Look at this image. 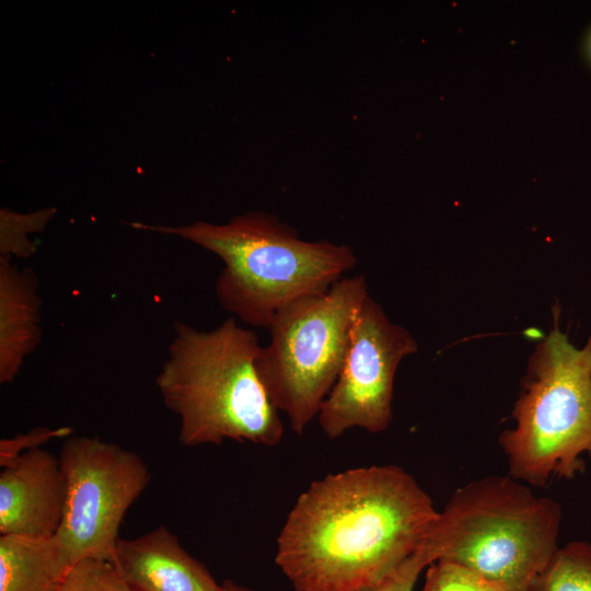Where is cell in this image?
Instances as JSON below:
<instances>
[{
  "label": "cell",
  "instance_id": "7",
  "mask_svg": "<svg viewBox=\"0 0 591 591\" xmlns=\"http://www.w3.org/2000/svg\"><path fill=\"white\" fill-rule=\"evenodd\" d=\"M59 461L66 501L57 537L72 564L112 561L120 523L150 482L147 464L137 453L95 437H69Z\"/></svg>",
  "mask_w": 591,
  "mask_h": 591
},
{
  "label": "cell",
  "instance_id": "10",
  "mask_svg": "<svg viewBox=\"0 0 591 591\" xmlns=\"http://www.w3.org/2000/svg\"><path fill=\"white\" fill-rule=\"evenodd\" d=\"M112 563L134 591H220L221 587L164 525L135 538H119Z\"/></svg>",
  "mask_w": 591,
  "mask_h": 591
},
{
  "label": "cell",
  "instance_id": "8",
  "mask_svg": "<svg viewBox=\"0 0 591 591\" xmlns=\"http://www.w3.org/2000/svg\"><path fill=\"white\" fill-rule=\"evenodd\" d=\"M418 345L410 333L392 323L370 296L360 306L338 379L317 415L329 439L358 427L370 433L384 431L393 419L396 369Z\"/></svg>",
  "mask_w": 591,
  "mask_h": 591
},
{
  "label": "cell",
  "instance_id": "17",
  "mask_svg": "<svg viewBox=\"0 0 591 591\" xmlns=\"http://www.w3.org/2000/svg\"><path fill=\"white\" fill-rule=\"evenodd\" d=\"M434 560L437 554L426 537L421 545L391 572L361 591H413L419 573Z\"/></svg>",
  "mask_w": 591,
  "mask_h": 591
},
{
  "label": "cell",
  "instance_id": "9",
  "mask_svg": "<svg viewBox=\"0 0 591 591\" xmlns=\"http://www.w3.org/2000/svg\"><path fill=\"white\" fill-rule=\"evenodd\" d=\"M65 501L59 457L40 448L21 454L0 472V535H56Z\"/></svg>",
  "mask_w": 591,
  "mask_h": 591
},
{
  "label": "cell",
  "instance_id": "3",
  "mask_svg": "<svg viewBox=\"0 0 591 591\" xmlns=\"http://www.w3.org/2000/svg\"><path fill=\"white\" fill-rule=\"evenodd\" d=\"M130 225L181 236L219 256L224 266L215 285L217 299L257 327L268 328L292 301L326 293L358 263L347 245L302 241L290 225L264 212L240 215L225 224Z\"/></svg>",
  "mask_w": 591,
  "mask_h": 591
},
{
  "label": "cell",
  "instance_id": "18",
  "mask_svg": "<svg viewBox=\"0 0 591 591\" xmlns=\"http://www.w3.org/2000/svg\"><path fill=\"white\" fill-rule=\"evenodd\" d=\"M72 433L70 427L57 429L48 427H37L22 434L12 438H4L0 441V465L4 467L18 459L21 454L40 448L45 442L55 439L69 437Z\"/></svg>",
  "mask_w": 591,
  "mask_h": 591
},
{
  "label": "cell",
  "instance_id": "20",
  "mask_svg": "<svg viewBox=\"0 0 591 591\" xmlns=\"http://www.w3.org/2000/svg\"><path fill=\"white\" fill-rule=\"evenodd\" d=\"M589 50H590V54H591V37H590V40H589Z\"/></svg>",
  "mask_w": 591,
  "mask_h": 591
},
{
  "label": "cell",
  "instance_id": "19",
  "mask_svg": "<svg viewBox=\"0 0 591 591\" xmlns=\"http://www.w3.org/2000/svg\"><path fill=\"white\" fill-rule=\"evenodd\" d=\"M220 591H257V590L250 589L244 586H240L231 580H227L221 584Z\"/></svg>",
  "mask_w": 591,
  "mask_h": 591
},
{
  "label": "cell",
  "instance_id": "4",
  "mask_svg": "<svg viewBox=\"0 0 591 591\" xmlns=\"http://www.w3.org/2000/svg\"><path fill=\"white\" fill-rule=\"evenodd\" d=\"M563 512L509 476L457 488L427 538L437 559L457 564L505 591H534L559 548Z\"/></svg>",
  "mask_w": 591,
  "mask_h": 591
},
{
  "label": "cell",
  "instance_id": "16",
  "mask_svg": "<svg viewBox=\"0 0 591 591\" xmlns=\"http://www.w3.org/2000/svg\"><path fill=\"white\" fill-rule=\"evenodd\" d=\"M422 591H505L466 568L445 559L428 566Z\"/></svg>",
  "mask_w": 591,
  "mask_h": 591
},
{
  "label": "cell",
  "instance_id": "14",
  "mask_svg": "<svg viewBox=\"0 0 591 591\" xmlns=\"http://www.w3.org/2000/svg\"><path fill=\"white\" fill-rule=\"evenodd\" d=\"M58 591H134L111 560L83 558L74 563Z\"/></svg>",
  "mask_w": 591,
  "mask_h": 591
},
{
  "label": "cell",
  "instance_id": "2",
  "mask_svg": "<svg viewBox=\"0 0 591 591\" xmlns=\"http://www.w3.org/2000/svg\"><path fill=\"white\" fill-rule=\"evenodd\" d=\"M258 338L233 317L205 332L174 323L167 358L155 378L165 406L179 418L184 447L224 440L277 445L278 410L257 376Z\"/></svg>",
  "mask_w": 591,
  "mask_h": 591
},
{
  "label": "cell",
  "instance_id": "11",
  "mask_svg": "<svg viewBox=\"0 0 591 591\" xmlns=\"http://www.w3.org/2000/svg\"><path fill=\"white\" fill-rule=\"evenodd\" d=\"M38 278L0 258V383L14 382L25 359L42 339Z\"/></svg>",
  "mask_w": 591,
  "mask_h": 591
},
{
  "label": "cell",
  "instance_id": "1",
  "mask_svg": "<svg viewBox=\"0 0 591 591\" xmlns=\"http://www.w3.org/2000/svg\"><path fill=\"white\" fill-rule=\"evenodd\" d=\"M438 514L397 465L327 474L298 497L275 561L297 591H361L415 552Z\"/></svg>",
  "mask_w": 591,
  "mask_h": 591
},
{
  "label": "cell",
  "instance_id": "13",
  "mask_svg": "<svg viewBox=\"0 0 591 591\" xmlns=\"http://www.w3.org/2000/svg\"><path fill=\"white\" fill-rule=\"evenodd\" d=\"M534 591H591V542L559 546Z\"/></svg>",
  "mask_w": 591,
  "mask_h": 591
},
{
  "label": "cell",
  "instance_id": "5",
  "mask_svg": "<svg viewBox=\"0 0 591 591\" xmlns=\"http://www.w3.org/2000/svg\"><path fill=\"white\" fill-rule=\"evenodd\" d=\"M514 427L499 443L509 475L543 486L571 479L591 460V334L578 347L557 325L531 355L512 412Z\"/></svg>",
  "mask_w": 591,
  "mask_h": 591
},
{
  "label": "cell",
  "instance_id": "12",
  "mask_svg": "<svg viewBox=\"0 0 591 591\" xmlns=\"http://www.w3.org/2000/svg\"><path fill=\"white\" fill-rule=\"evenodd\" d=\"M72 565L57 535H0V591H58Z\"/></svg>",
  "mask_w": 591,
  "mask_h": 591
},
{
  "label": "cell",
  "instance_id": "15",
  "mask_svg": "<svg viewBox=\"0 0 591 591\" xmlns=\"http://www.w3.org/2000/svg\"><path fill=\"white\" fill-rule=\"evenodd\" d=\"M53 216L51 209L40 210L32 215H18L8 210L1 211V258L11 256L26 258L35 248L27 240L26 233L42 230Z\"/></svg>",
  "mask_w": 591,
  "mask_h": 591
},
{
  "label": "cell",
  "instance_id": "6",
  "mask_svg": "<svg viewBox=\"0 0 591 591\" xmlns=\"http://www.w3.org/2000/svg\"><path fill=\"white\" fill-rule=\"evenodd\" d=\"M368 296L363 276L344 277L326 293L300 298L275 314L255 368L270 403L287 414L297 434L318 415L336 383Z\"/></svg>",
  "mask_w": 591,
  "mask_h": 591
}]
</instances>
